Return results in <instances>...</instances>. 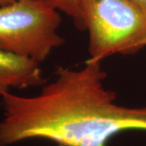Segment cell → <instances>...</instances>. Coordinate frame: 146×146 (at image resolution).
<instances>
[{
	"label": "cell",
	"mask_w": 146,
	"mask_h": 146,
	"mask_svg": "<svg viewBox=\"0 0 146 146\" xmlns=\"http://www.w3.org/2000/svg\"><path fill=\"white\" fill-rule=\"evenodd\" d=\"M101 62L87 60L80 69L58 67L39 94L2 95L0 146L44 139L65 146H107L127 131H146V106L116 102L104 85Z\"/></svg>",
	"instance_id": "obj_1"
},
{
	"label": "cell",
	"mask_w": 146,
	"mask_h": 146,
	"mask_svg": "<svg viewBox=\"0 0 146 146\" xmlns=\"http://www.w3.org/2000/svg\"><path fill=\"white\" fill-rule=\"evenodd\" d=\"M84 29L89 33V61L145 46L146 18L131 0H76Z\"/></svg>",
	"instance_id": "obj_2"
},
{
	"label": "cell",
	"mask_w": 146,
	"mask_h": 146,
	"mask_svg": "<svg viewBox=\"0 0 146 146\" xmlns=\"http://www.w3.org/2000/svg\"><path fill=\"white\" fill-rule=\"evenodd\" d=\"M58 11L42 0H17L0 6V49L37 63L64 43Z\"/></svg>",
	"instance_id": "obj_3"
},
{
	"label": "cell",
	"mask_w": 146,
	"mask_h": 146,
	"mask_svg": "<svg viewBox=\"0 0 146 146\" xmlns=\"http://www.w3.org/2000/svg\"><path fill=\"white\" fill-rule=\"evenodd\" d=\"M45 82L40 63L0 49V98L11 89L36 87Z\"/></svg>",
	"instance_id": "obj_4"
},
{
	"label": "cell",
	"mask_w": 146,
	"mask_h": 146,
	"mask_svg": "<svg viewBox=\"0 0 146 146\" xmlns=\"http://www.w3.org/2000/svg\"><path fill=\"white\" fill-rule=\"evenodd\" d=\"M58 11L67 14L73 21L74 25L80 30H84L81 19L79 15L76 0H42Z\"/></svg>",
	"instance_id": "obj_5"
},
{
	"label": "cell",
	"mask_w": 146,
	"mask_h": 146,
	"mask_svg": "<svg viewBox=\"0 0 146 146\" xmlns=\"http://www.w3.org/2000/svg\"><path fill=\"white\" fill-rule=\"evenodd\" d=\"M146 18V0H131Z\"/></svg>",
	"instance_id": "obj_6"
},
{
	"label": "cell",
	"mask_w": 146,
	"mask_h": 146,
	"mask_svg": "<svg viewBox=\"0 0 146 146\" xmlns=\"http://www.w3.org/2000/svg\"><path fill=\"white\" fill-rule=\"evenodd\" d=\"M17 0H0V6H4L7 4H10L11 3H14Z\"/></svg>",
	"instance_id": "obj_7"
},
{
	"label": "cell",
	"mask_w": 146,
	"mask_h": 146,
	"mask_svg": "<svg viewBox=\"0 0 146 146\" xmlns=\"http://www.w3.org/2000/svg\"><path fill=\"white\" fill-rule=\"evenodd\" d=\"M58 146H65V145H58Z\"/></svg>",
	"instance_id": "obj_8"
},
{
	"label": "cell",
	"mask_w": 146,
	"mask_h": 146,
	"mask_svg": "<svg viewBox=\"0 0 146 146\" xmlns=\"http://www.w3.org/2000/svg\"><path fill=\"white\" fill-rule=\"evenodd\" d=\"M145 46H146V42H145Z\"/></svg>",
	"instance_id": "obj_9"
}]
</instances>
